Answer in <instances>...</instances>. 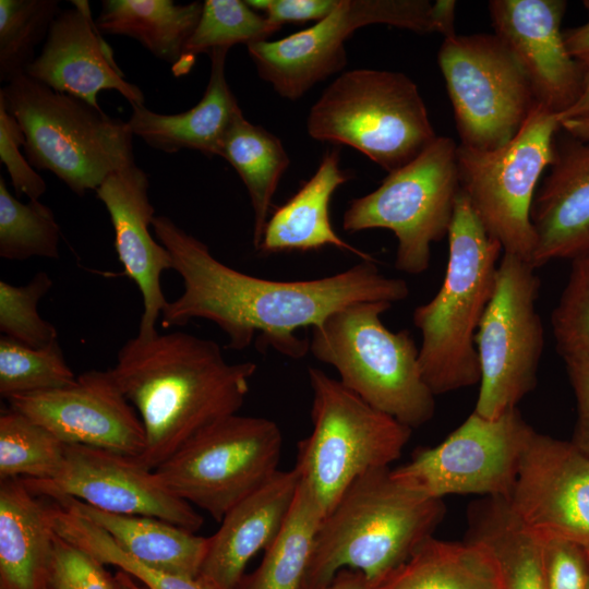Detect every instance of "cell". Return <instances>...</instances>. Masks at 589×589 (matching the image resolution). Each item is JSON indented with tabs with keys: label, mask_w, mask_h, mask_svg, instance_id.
Segmentation results:
<instances>
[{
	"label": "cell",
	"mask_w": 589,
	"mask_h": 589,
	"mask_svg": "<svg viewBox=\"0 0 589 589\" xmlns=\"http://www.w3.org/2000/svg\"><path fill=\"white\" fill-rule=\"evenodd\" d=\"M152 229L183 281L182 293L161 312L163 327L206 320L226 334L228 349L243 350L260 334L264 345L300 359L309 351V339L299 338V329L313 328L353 303L393 304L409 296L408 284L382 274L374 259L321 278L272 280L224 264L168 216L156 215Z\"/></svg>",
	"instance_id": "obj_1"
},
{
	"label": "cell",
	"mask_w": 589,
	"mask_h": 589,
	"mask_svg": "<svg viewBox=\"0 0 589 589\" xmlns=\"http://www.w3.org/2000/svg\"><path fill=\"white\" fill-rule=\"evenodd\" d=\"M111 372L145 431L139 461L155 470L187 442L238 413L257 365L230 363L220 346L181 330L134 336Z\"/></svg>",
	"instance_id": "obj_2"
},
{
	"label": "cell",
	"mask_w": 589,
	"mask_h": 589,
	"mask_svg": "<svg viewBox=\"0 0 589 589\" xmlns=\"http://www.w3.org/2000/svg\"><path fill=\"white\" fill-rule=\"evenodd\" d=\"M444 514L442 500L406 486L389 468L361 476L323 518L304 589H322L345 568L377 587L433 536Z\"/></svg>",
	"instance_id": "obj_3"
},
{
	"label": "cell",
	"mask_w": 589,
	"mask_h": 589,
	"mask_svg": "<svg viewBox=\"0 0 589 589\" xmlns=\"http://www.w3.org/2000/svg\"><path fill=\"white\" fill-rule=\"evenodd\" d=\"M448 260L436 294L413 311L421 333L419 363L436 395L480 382L474 336L492 297L502 245L459 192L447 233Z\"/></svg>",
	"instance_id": "obj_4"
},
{
	"label": "cell",
	"mask_w": 589,
	"mask_h": 589,
	"mask_svg": "<svg viewBox=\"0 0 589 589\" xmlns=\"http://www.w3.org/2000/svg\"><path fill=\"white\" fill-rule=\"evenodd\" d=\"M0 105L23 131L29 164L52 172L79 196L135 164L127 121L26 73L0 89Z\"/></svg>",
	"instance_id": "obj_5"
},
{
	"label": "cell",
	"mask_w": 589,
	"mask_h": 589,
	"mask_svg": "<svg viewBox=\"0 0 589 589\" xmlns=\"http://www.w3.org/2000/svg\"><path fill=\"white\" fill-rule=\"evenodd\" d=\"M390 308L366 301L336 311L311 328L309 351L366 404L412 430L434 416L435 395L422 376L411 333L383 324L381 316Z\"/></svg>",
	"instance_id": "obj_6"
},
{
	"label": "cell",
	"mask_w": 589,
	"mask_h": 589,
	"mask_svg": "<svg viewBox=\"0 0 589 589\" xmlns=\"http://www.w3.org/2000/svg\"><path fill=\"white\" fill-rule=\"evenodd\" d=\"M312 431L298 444L294 468L323 518L361 476L389 468L411 429L373 408L339 380L308 369Z\"/></svg>",
	"instance_id": "obj_7"
},
{
	"label": "cell",
	"mask_w": 589,
	"mask_h": 589,
	"mask_svg": "<svg viewBox=\"0 0 589 589\" xmlns=\"http://www.w3.org/2000/svg\"><path fill=\"white\" fill-rule=\"evenodd\" d=\"M312 139L348 145L393 172L437 137L417 84L404 73L357 69L341 73L311 107Z\"/></svg>",
	"instance_id": "obj_8"
},
{
	"label": "cell",
	"mask_w": 589,
	"mask_h": 589,
	"mask_svg": "<svg viewBox=\"0 0 589 589\" xmlns=\"http://www.w3.org/2000/svg\"><path fill=\"white\" fill-rule=\"evenodd\" d=\"M457 147L450 137L437 136L414 160L389 172L377 189L350 201L342 229L393 231L395 268L411 275L425 272L432 243L448 233L460 192Z\"/></svg>",
	"instance_id": "obj_9"
},
{
	"label": "cell",
	"mask_w": 589,
	"mask_h": 589,
	"mask_svg": "<svg viewBox=\"0 0 589 589\" xmlns=\"http://www.w3.org/2000/svg\"><path fill=\"white\" fill-rule=\"evenodd\" d=\"M558 117L538 103L513 140L492 151L457 147L460 190L504 251L530 262L536 237L531 205L555 154Z\"/></svg>",
	"instance_id": "obj_10"
},
{
	"label": "cell",
	"mask_w": 589,
	"mask_h": 589,
	"mask_svg": "<svg viewBox=\"0 0 589 589\" xmlns=\"http://www.w3.org/2000/svg\"><path fill=\"white\" fill-rule=\"evenodd\" d=\"M279 426L263 417H226L155 469L165 485L217 521L279 470Z\"/></svg>",
	"instance_id": "obj_11"
},
{
	"label": "cell",
	"mask_w": 589,
	"mask_h": 589,
	"mask_svg": "<svg viewBox=\"0 0 589 589\" xmlns=\"http://www.w3.org/2000/svg\"><path fill=\"white\" fill-rule=\"evenodd\" d=\"M539 290L540 279L531 263L504 253L474 336L480 387L473 411L484 418L494 419L516 408L536 387L544 346L536 306Z\"/></svg>",
	"instance_id": "obj_12"
},
{
	"label": "cell",
	"mask_w": 589,
	"mask_h": 589,
	"mask_svg": "<svg viewBox=\"0 0 589 589\" xmlns=\"http://www.w3.org/2000/svg\"><path fill=\"white\" fill-rule=\"evenodd\" d=\"M437 62L462 146L505 145L538 104L524 70L495 34L446 37Z\"/></svg>",
	"instance_id": "obj_13"
},
{
	"label": "cell",
	"mask_w": 589,
	"mask_h": 589,
	"mask_svg": "<svg viewBox=\"0 0 589 589\" xmlns=\"http://www.w3.org/2000/svg\"><path fill=\"white\" fill-rule=\"evenodd\" d=\"M371 24L441 33L436 4L429 0H339L311 27L278 40L249 44L248 52L261 79L281 97L297 100L346 67V40Z\"/></svg>",
	"instance_id": "obj_14"
},
{
	"label": "cell",
	"mask_w": 589,
	"mask_h": 589,
	"mask_svg": "<svg viewBox=\"0 0 589 589\" xmlns=\"http://www.w3.org/2000/svg\"><path fill=\"white\" fill-rule=\"evenodd\" d=\"M532 432L517 408L494 419L473 411L443 442L414 452L392 473L431 498L477 494L508 500Z\"/></svg>",
	"instance_id": "obj_15"
},
{
	"label": "cell",
	"mask_w": 589,
	"mask_h": 589,
	"mask_svg": "<svg viewBox=\"0 0 589 589\" xmlns=\"http://www.w3.org/2000/svg\"><path fill=\"white\" fill-rule=\"evenodd\" d=\"M20 479L39 497H73L104 512L156 517L192 532L203 525L194 507L136 457L67 444L64 464L56 477Z\"/></svg>",
	"instance_id": "obj_16"
},
{
	"label": "cell",
	"mask_w": 589,
	"mask_h": 589,
	"mask_svg": "<svg viewBox=\"0 0 589 589\" xmlns=\"http://www.w3.org/2000/svg\"><path fill=\"white\" fill-rule=\"evenodd\" d=\"M9 408L47 429L65 444H80L131 457L145 449L143 423L111 369L89 370L70 385L19 395Z\"/></svg>",
	"instance_id": "obj_17"
},
{
	"label": "cell",
	"mask_w": 589,
	"mask_h": 589,
	"mask_svg": "<svg viewBox=\"0 0 589 589\" xmlns=\"http://www.w3.org/2000/svg\"><path fill=\"white\" fill-rule=\"evenodd\" d=\"M507 502L540 538L589 548V458L570 441L533 430Z\"/></svg>",
	"instance_id": "obj_18"
},
{
	"label": "cell",
	"mask_w": 589,
	"mask_h": 589,
	"mask_svg": "<svg viewBox=\"0 0 589 589\" xmlns=\"http://www.w3.org/2000/svg\"><path fill=\"white\" fill-rule=\"evenodd\" d=\"M563 0H492L494 34L528 77L538 103L558 117L581 94L587 70L568 52L562 20Z\"/></svg>",
	"instance_id": "obj_19"
},
{
	"label": "cell",
	"mask_w": 589,
	"mask_h": 589,
	"mask_svg": "<svg viewBox=\"0 0 589 589\" xmlns=\"http://www.w3.org/2000/svg\"><path fill=\"white\" fill-rule=\"evenodd\" d=\"M51 24L41 51L26 70L32 79L100 108L97 95L115 89L131 106H144L141 88L124 79L110 46L101 38L86 0L71 1Z\"/></svg>",
	"instance_id": "obj_20"
},
{
	"label": "cell",
	"mask_w": 589,
	"mask_h": 589,
	"mask_svg": "<svg viewBox=\"0 0 589 589\" xmlns=\"http://www.w3.org/2000/svg\"><path fill=\"white\" fill-rule=\"evenodd\" d=\"M148 177L136 164L117 171L96 189L115 231V249L127 276L139 287L143 312L136 336L149 338L168 301L161 288V275L172 269L168 250L149 230L155 208L148 197Z\"/></svg>",
	"instance_id": "obj_21"
},
{
	"label": "cell",
	"mask_w": 589,
	"mask_h": 589,
	"mask_svg": "<svg viewBox=\"0 0 589 589\" xmlns=\"http://www.w3.org/2000/svg\"><path fill=\"white\" fill-rule=\"evenodd\" d=\"M549 169L530 212L534 268L589 255V142L567 135L555 143Z\"/></svg>",
	"instance_id": "obj_22"
},
{
	"label": "cell",
	"mask_w": 589,
	"mask_h": 589,
	"mask_svg": "<svg viewBox=\"0 0 589 589\" xmlns=\"http://www.w3.org/2000/svg\"><path fill=\"white\" fill-rule=\"evenodd\" d=\"M300 476L278 470L259 490L233 506L208 537L196 581L203 589H237L249 561L280 531L294 501Z\"/></svg>",
	"instance_id": "obj_23"
},
{
	"label": "cell",
	"mask_w": 589,
	"mask_h": 589,
	"mask_svg": "<svg viewBox=\"0 0 589 589\" xmlns=\"http://www.w3.org/2000/svg\"><path fill=\"white\" fill-rule=\"evenodd\" d=\"M228 51L227 48H220L209 53V80L203 97L191 109L164 115L145 106H132L127 122L133 135L165 153L188 148L206 156H219L227 131L242 113L226 79Z\"/></svg>",
	"instance_id": "obj_24"
},
{
	"label": "cell",
	"mask_w": 589,
	"mask_h": 589,
	"mask_svg": "<svg viewBox=\"0 0 589 589\" xmlns=\"http://www.w3.org/2000/svg\"><path fill=\"white\" fill-rule=\"evenodd\" d=\"M55 538L49 505L20 478L0 480V589H48Z\"/></svg>",
	"instance_id": "obj_25"
},
{
	"label": "cell",
	"mask_w": 589,
	"mask_h": 589,
	"mask_svg": "<svg viewBox=\"0 0 589 589\" xmlns=\"http://www.w3.org/2000/svg\"><path fill=\"white\" fill-rule=\"evenodd\" d=\"M339 161V148L326 151L313 176L268 217L257 251L264 254L306 252L334 245L362 260H373L341 239L332 226V196L349 179Z\"/></svg>",
	"instance_id": "obj_26"
},
{
	"label": "cell",
	"mask_w": 589,
	"mask_h": 589,
	"mask_svg": "<svg viewBox=\"0 0 589 589\" xmlns=\"http://www.w3.org/2000/svg\"><path fill=\"white\" fill-rule=\"evenodd\" d=\"M63 503L106 531L115 543L136 561L158 570L196 579L208 548V537L140 515H119L94 508L73 497Z\"/></svg>",
	"instance_id": "obj_27"
},
{
	"label": "cell",
	"mask_w": 589,
	"mask_h": 589,
	"mask_svg": "<svg viewBox=\"0 0 589 589\" xmlns=\"http://www.w3.org/2000/svg\"><path fill=\"white\" fill-rule=\"evenodd\" d=\"M376 589H504L500 567L481 543L433 538Z\"/></svg>",
	"instance_id": "obj_28"
},
{
	"label": "cell",
	"mask_w": 589,
	"mask_h": 589,
	"mask_svg": "<svg viewBox=\"0 0 589 589\" xmlns=\"http://www.w3.org/2000/svg\"><path fill=\"white\" fill-rule=\"evenodd\" d=\"M467 539L494 556L504 589H546L542 540L517 518L507 500L483 497L472 503Z\"/></svg>",
	"instance_id": "obj_29"
},
{
	"label": "cell",
	"mask_w": 589,
	"mask_h": 589,
	"mask_svg": "<svg viewBox=\"0 0 589 589\" xmlns=\"http://www.w3.org/2000/svg\"><path fill=\"white\" fill-rule=\"evenodd\" d=\"M202 10L200 1L178 4L172 0H104L95 22L100 33L131 37L173 67L181 59Z\"/></svg>",
	"instance_id": "obj_30"
},
{
	"label": "cell",
	"mask_w": 589,
	"mask_h": 589,
	"mask_svg": "<svg viewBox=\"0 0 589 589\" xmlns=\"http://www.w3.org/2000/svg\"><path fill=\"white\" fill-rule=\"evenodd\" d=\"M219 156L235 168L247 188L254 213L253 244L257 249L289 157L279 137L251 123L243 113L227 131Z\"/></svg>",
	"instance_id": "obj_31"
},
{
	"label": "cell",
	"mask_w": 589,
	"mask_h": 589,
	"mask_svg": "<svg viewBox=\"0 0 589 589\" xmlns=\"http://www.w3.org/2000/svg\"><path fill=\"white\" fill-rule=\"evenodd\" d=\"M322 520L316 504L299 483L280 531L264 550L260 566L244 575L237 589H304Z\"/></svg>",
	"instance_id": "obj_32"
},
{
	"label": "cell",
	"mask_w": 589,
	"mask_h": 589,
	"mask_svg": "<svg viewBox=\"0 0 589 589\" xmlns=\"http://www.w3.org/2000/svg\"><path fill=\"white\" fill-rule=\"evenodd\" d=\"M280 27L272 24L241 0H206L199 23L191 35L181 59L172 67L176 76L187 74L200 53L208 55L237 44L266 40Z\"/></svg>",
	"instance_id": "obj_33"
},
{
	"label": "cell",
	"mask_w": 589,
	"mask_h": 589,
	"mask_svg": "<svg viewBox=\"0 0 589 589\" xmlns=\"http://www.w3.org/2000/svg\"><path fill=\"white\" fill-rule=\"evenodd\" d=\"M67 444L9 408L0 416V480L51 479L63 467Z\"/></svg>",
	"instance_id": "obj_34"
},
{
	"label": "cell",
	"mask_w": 589,
	"mask_h": 589,
	"mask_svg": "<svg viewBox=\"0 0 589 589\" xmlns=\"http://www.w3.org/2000/svg\"><path fill=\"white\" fill-rule=\"evenodd\" d=\"M55 532L95 556L104 565L117 566L146 589H203L196 579L171 575L149 567L121 550L110 536L68 505L49 504Z\"/></svg>",
	"instance_id": "obj_35"
},
{
	"label": "cell",
	"mask_w": 589,
	"mask_h": 589,
	"mask_svg": "<svg viewBox=\"0 0 589 589\" xmlns=\"http://www.w3.org/2000/svg\"><path fill=\"white\" fill-rule=\"evenodd\" d=\"M61 231L50 207L40 201L22 203L0 177V256L9 261L32 257L58 260Z\"/></svg>",
	"instance_id": "obj_36"
},
{
	"label": "cell",
	"mask_w": 589,
	"mask_h": 589,
	"mask_svg": "<svg viewBox=\"0 0 589 589\" xmlns=\"http://www.w3.org/2000/svg\"><path fill=\"white\" fill-rule=\"evenodd\" d=\"M57 0H0V81L25 74L60 14Z\"/></svg>",
	"instance_id": "obj_37"
},
{
	"label": "cell",
	"mask_w": 589,
	"mask_h": 589,
	"mask_svg": "<svg viewBox=\"0 0 589 589\" xmlns=\"http://www.w3.org/2000/svg\"><path fill=\"white\" fill-rule=\"evenodd\" d=\"M75 380L59 341L45 348H33L1 335L0 395L5 400L63 387Z\"/></svg>",
	"instance_id": "obj_38"
},
{
	"label": "cell",
	"mask_w": 589,
	"mask_h": 589,
	"mask_svg": "<svg viewBox=\"0 0 589 589\" xmlns=\"http://www.w3.org/2000/svg\"><path fill=\"white\" fill-rule=\"evenodd\" d=\"M52 287V279L38 272L25 285L0 281V332L2 336L33 348L58 341L57 328L38 312L39 301Z\"/></svg>",
	"instance_id": "obj_39"
},
{
	"label": "cell",
	"mask_w": 589,
	"mask_h": 589,
	"mask_svg": "<svg viewBox=\"0 0 589 589\" xmlns=\"http://www.w3.org/2000/svg\"><path fill=\"white\" fill-rule=\"evenodd\" d=\"M551 322L561 357L589 360V255L572 261L568 280Z\"/></svg>",
	"instance_id": "obj_40"
},
{
	"label": "cell",
	"mask_w": 589,
	"mask_h": 589,
	"mask_svg": "<svg viewBox=\"0 0 589 589\" xmlns=\"http://www.w3.org/2000/svg\"><path fill=\"white\" fill-rule=\"evenodd\" d=\"M48 589H120L95 556L56 533Z\"/></svg>",
	"instance_id": "obj_41"
},
{
	"label": "cell",
	"mask_w": 589,
	"mask_h": 589,
	"mask_svg": "<svg viewBox=\"0 0 589 589\" xmlns=\"http://www.w3.org/2000/svg\"><path fill=\"white\" fill-rule=\"evenodd\" d=\"M24 144L25 135L19 122L0 105L1 163L7 168L16 196L26 195L29 201H39L47 185L22 153Z\"/></svg>",
	"instance_id": "obj_42"
},
{
	"label": "cell",
	"mask_w": 589,
	"mask_h": 589,
	"mask_svg": "<svg viewBox=\"0 0 589 589\" xmlns=\"http://www.w3.org/2000/svg\"><path fill=\"white\" fill-rule=\"evenodd\" d=\"M541 540L546 589H588L587 549L563 539Z\"/></svg>",
	"instance_id": "obj_43"
},
{
	"label": "cell",
	"mask_w": 589,
	"mask_h": 589,
	"mask_svg": "<svg viewBox=\"0 0 589 589\" xmlns=\"http://www.w3.org/2000/svg\"><path fill=\"white\" fill-rule=\"evenodd\" d=\"M255 11L266 13L267 20L281 27L286 23L320 21L329 15L339 0H247Z\"/></svg>",
	"instance_id": "obj_44"
},
{
	"label": "cell",
	"mask_w": 589,
	"mask_h": 589,
	"mask_svg": "<svg viewBox=\"0 0 589 589\" xmlns=\"http://www.w3.org/2000/svg\"><path fill=\"white\" fill-rule=\"evenodd\" d=\"M576 400V422L570 442L589 458V360L580 357L564 359Z\"/></svg>",
	"instance_id": "obj_45"
},
{
	"label": "cell",
	"mask_w": 589,
	"mask_h": 589,
	"mask_svg": "<svg viewBox=\"0 0 589 589\" xmlns=\"http://www.w3.org/2000/svg\"><path fill=\"white\" fill-rule=\"evenodd\" d=\"M564 41L570 56L589 70V21L581 26L563 31Z\"/></svg>",
	"instance_id": "obj_46"
},
{
	"label": "cell",
	"mask_w": 589,
	"mask_h": 589,
	"mask_svg": "<svg viewBox=\"0 0 589 589\" xmlns=\"http://www.w3.org/2000/svg\"><path fill=\"white\" fill-rule=\"evenodd\" d=\"M322 589H376V587L361 572L345 568Z\"/></svg>",
	"instance_id": "obj_47"
},
{
	"label": "cell",
	"mask_w": 589,
	"mask_h": 589,
	"mask_svg": "<svg viewBox=\"0 0 589 589\" xmlns=\"http://www.w3.org/2000/svg\"><path fill=\"white\" fill-rule=\"evenodd\" d=\"M589 115V70L587 71L584 87L575 104L558 115V120L564 121Z\"/></svg>",
	"instance_id": "obj_48"
},
{
	"label": "cell",
	"mask_w": 589,
	"mask_h": 589,
	"mask_svg": "<svg viewBox=\"0 0 589 589\" xmlns=\"http://www.w3.org/2000/svg\"><path fill=\"white\" fill-rule=\"evenodd\" d=\"M561 129H563L567 135L580 141L589 142V115L575 119H568L561 121Z\"/></svg>",
	"instance_id": "obj_49"
},
{
	"label": "cell",
	"mask_w": 589,
	"mask_h": 589,
	"mask_svg": "<svg viewBox=\"0 0 589 589\" xmlns=\"http://www.w3.org/2000/svg\"><path fill=\"white\" fill-rule=\"evenodd\" d=\"M115 577L120 586V589H136L135 579L127 573L119 570Z\"/></svg>",
	"instance_id": "obj_50"
},
{
	"label": "cell",
	"mask_w": 589,
	"mask_h": 589,
	"mask_svg": "<svg viewBox=\"0 0 589 589\" xmlns=\"http://www.w3.org/2000/svg\"><path fill=\"white\" fill-rule=\"evenodd\" d=\"M584 7H585V9L587 10L588 15H589V0H585V1H584Z\"/></svg>",
	"instance_id": "obj_51"
},
{
	"label": "cell",
	"mask_w": 589,
	"mask_h": 589,
	"mask_svg": "<svg viewBox=\"0 0 589 589\" xmlns=\"http://www.w3.org/2000/svg\"><path fill=\"white\" fill-rule=\"evenodd\" d=\"M587 556H588V589H589V548L587 549Z\"/></svg>",
	"instance_id": "obj_52"
},
{
	"label": "cell",
	"mask_w": 589,
	"mask_h": 589,
	"mask_svg": "<svg viewBox=\"0 0 589 589\" xmlns=\"http://www.w3.org/2000/svg\"><path fill=\"white\" fill-rule=\"evenodd\" d=\"M136 589H146V588L143 586H140L139 582H136Z\"/></svg>",
	"instance_id": "obj_53"
}]
</instances>
